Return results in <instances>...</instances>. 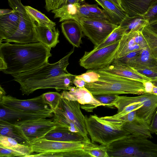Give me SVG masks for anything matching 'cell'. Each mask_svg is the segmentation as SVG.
I'll return each instance as SVG.
<instances>
[{
    "instance_id": "f546056e",
    "label": "cell",
    "mask_w": 157,
    "mask_h": 157,
    "mask_svg": "<svg viewBox=\"0 0 157 157\" xmlns=\"http://www.w3.org/2000/svg\"><path fill=\"white\" fill-rule=\"evenodd\" d=\"M52 118L53 121L56 125V128L80 134L73 122L62 113L56 111L53 113Z\"/></svg>"
},
{
    "instance_id": "2e32d148",
    "label": "cell",
    "mask_w": 157,
    "mask_h": 157,
    "mask_svg": "<svg viewBox=\"0 0 157 157\" xmlns=\"http://www.w3.org/2000/svg\"><path fill=\"white\" fill-rule=\"evenodd\" d=\"M76 76L69 73L52 78L32 86L27 91L25 95H28L40 89L54 88L58 91L61 90H68L73 83Z\"/></svg>"
},
{
    "instance_id": "484cf974",
    "label": "cell",
    "mask_w": 157,
    "mask_h": 157,
    "mask_svg": "<svg viewBox=\"0 0 157 157\" xmlns=\"http://www.w3.org/2000/svg\"><path fill=\"white\" fill-rule=\"evenodd\" d=\"M135 32L131 31L123 35L119 41L115 59L123 57L133 51L143 49L135 42Z\"/></svg>"
},
{
    "instance_id": "816d5d0a",
    "label": "cell",
    "mask_w": 157,
    "mask_h": 157,
    "mask_svg": "<svg viewBox=\"0 0 157 157\" xmlns=\"http://www.w3.org/2000/svg\"><path fill=\"white\" fill-rule=\"evenodd\" d=\"M148 26L157 34V22L149 24Z\"/></svg>"
},
{
    "instance_id": "db71d44e",
    "label": "cell",
    "mask_w": 157,
    "mask_h": 157,
    "mask_svg": "<svg viewBox=\"0 0 157 157\" xmlns=\"http://www.w3.org/2000/svg\"><path fill=\"white\" fill-rule=\"evenodd\" d=\"M155 80H157V79H155Z\"/></svg>"
},
{
    "instance_id": "d4e9b609",
    "label": "cell",
    "mask_w": 157,
    "mask_h": 157,
    "mask_svg": "<svg viewBox=\"0 0 157 157\" xmlns=\"http://www.w3.org/2000/svg\"><path fill=\"white\" fill-rule=\"evenodd\" d=\"M121 128L132 135L147 139L152 137L149 125L137 118L132 121L124 123Z\"/></svg>"
},
{
    "instance_id": "5b68a950",
    "label": "cell",
    "mask_w": 157,
    "mask_h": 157,
    "mask_svg": "<svg viewBox=\"0 0 157 157\" xmlns=\"http://www.w3.org/2000/svg\"><path fill=\"white\" fill-rule=\"evenodd\" d=\"M58 61L53 63H48L33 70L12 75L13 80L20 85V90L23 95L34 86L52 78L69 73L67 67L69 59L73 53L74 48Z\"/></svg>"
},
{
    "instance_id": "11a10c76",
    "label": "cell",
    "mask_w": 157,
    "mask_h": 157,
    "mask_svg": "<svg viewBox=\"0 0 157 157\" xmlns=\"http://www.w3.org/2000/svg\"></svg>"
},
{
    "instance_id": "8d00e7d4",
    "label": "cell",
    "mask_w": 157,
    "mask_h": 157,
    "mask_svg": "<svg viewBox=\"0 0 157 157\" xmlns=\"http://www.w3.org/2000/svg\"><path fill=\"white\" fill-rule=\"evenodd\" d=\"M85 0H45V8L48 12L59 9L62 6L76 2H82Z\"/></svg>"
},
{
    "instance_id": "f6af8a7d",
    "label": "cell",
    "mask_w": 157,
    "mask_h": 157,
    "mask_svg": "<svg viewBox=\"0 0 157 157\" xmlns=\"http://www.w3.org/2000/svg\"><path fill=\"white\" fill-rule=\"evenodd\" d=\"M149 127L151 132L157 135V107L153 113Z\"/></svg>"
},
{
    "instance_id": "7c38bea8",
    "label": "cell",
    "mask_w": 157,
    "mask_h": 157,
    "mask_svg": "<svg viewBox=\"0 0 157 157\" xmlns=\"http://www.w3.org/2000/svg\"><path fill=\"white\" fill-rule=\"evenodd\" d=\"M48 105L44 102L42 94L25 100L19 99L8 95L4 96L0 99V105L9 109L20 110L52 112Z\"/></svg>"
},
{
    "instance_id": "ab89813d",
    "label": "cell",
    "mask_w": 157,
    "mask_h": 157,
    "mask_svg": "<svg viewBox=\"0 0 157 157\" xmlns=\"http://www.w3.org/2000/svg\"><path fill=\"white\" fill-rule=\"evenodd\" d=\"M143 16L149 25L157 22V1L151 5Z\"/></svg>"
},
{
    "instance_id": "681fc988",
    "label": "cell",
    "mask_w": 157,
    "mask_h": 157,
    "mask_svg": "<svg viewBox=\"0 0 157 157\" xmlns=\"http://www.w3.org/2000/svg\"><path fill=\"white\" fill-rule=\"evenodd\" d=\"M114 4L117 8L120 9L124 10L122 8L121 4V0H108Z\"/></svg>"
},
{
    "instance_id": "7bdbcfd3",
    "label": "cell",
    "mask_w": 157,
    "mask_h": 157,
    "mask_svg": "<svg viewBox=\"0 0 157 157\" xmlns=\"http://www.w3.org/2000/svg\"><path fill=\"white\" fill-rule=\"evenodd\" d=\"M83 5L92 13L98 16L104 18L109 21L104 10L99 8L97 4H90L88 3H85Z\"/></svg>"
},
{
    "instance_id": "4dcf8cb0",
    "label": "cell",
    "mask_w": 157,
    "mask_h": 157,
    "mask_svg": "<svg viewBox=\"0 0 157 157\" xmlns=\"http://www.w3.org/2000/svg\"><path fill=\"white\" fill-rule=\"evenodd\" d=\"M83 150L90 157H109L106 146L98 145L90 141H86Z\"/></svg>"
},
{
    "instance_id": "603a6c76",
    "label": "cell",
    "mask_w": 157,
    "mask_h": 157,
    "mask_svg": "<svg viewBox=\"0 0 157 157\" xmlns=\"http://www.w3.org/2000/svg\"><path fill=\"white\" fill-rule=\"evenodd\" d=\"M80 5L79 2L66 4L59 9L52 11V13L54 14V18H59V22L70 20L78 21L80 18L79 12Z\"/></svg>"
},
{
    "instance_id": "f5cc1de1",
    "label": "cell",
    "mask_w": 157,
    "mask_h": 157,
    "mask_svg": "<svg viewBox=\"0 0 157 157\" xmlns=\"http://www.w3.org/2000/svg\"><path fill=\"white\" fill-rule=\"evenodd\" d=\"M6 93L4 89L1 86H0V99H1L4 96L6 95Z\"/></svg>"
},
{
    "instance_id": "f1b7e54d",
    "label": "cell",
    "mask_w": 157,
    "mask_h": 157,
    "mask_svg": "<svg viewBox=\"0 0 157 157\" xmlns=\"http://www.w3.org/2000/svg\"><path fill=\"white\" fill-rule=\"evenodd\" d=\"M0 146L18 151L23 154L25 157H29L33 153L29 145L20 144L14 139L5 136L0 135Z\"/></svg>"
},
{
    "instance_id": "7402d4cb",
    "label": "cell",
    "mask_w": 157,
    "mask_h": 157,
    "mask_svg": "<svg viewBox=\"0 0 157 157\" xmlns=\"http://www.w3.org/2000/svg\"><path fill=\"white\" fill-rule=\"evenodd\" d=\"M121 6L129 17L143 15L157 0H121Z\"/></svg>"
},
{
    "instance_id": "6da1fadb",
    "label": "cell",
    "mask_w": 157,
    "mask_h": 157,
    "mask_svg": "<svg viewBox=\"0 0 157 157\" xmlns=\"http://www.w3.org/2000/svg\"><path fill=\"white\" fill-rule=\"evenodd\" d=\"M51 49L40 42L0 43V70L13 75L28 72L48 63Z\"/></svg>"
},
{
    "instance_id": "7dc6e473",
    "label": "cell",
    "mask_w": 157,
    "mask_h": 157,
    "mask_svg": "<svg viewBox=\"0 0 157 157\" xmlns=\"http://www.w3.org/2000/svg\"><path fill=\"white\" fill-rule=\"evenodd\" d=\"M86 83L83 80L76 78L73 81V84L76 87L78 88L85 87Z\"/></svg>"
},
{
    "instance_id": "4316f807",
    "label": "cell",
    "mask_w": 157,
    "mask_h": 157,
    "mask_svg": "<svg viewBox=\"0 0 157 157\" xmlns=\"http://www.w3.org/2000/svg\"><path fill=\"white\" fill-rule=\"evenodd\" d=\"M45 137L48 140L62 142H76L85 140L79 133L56 128L49 132Z\"/></svg>"
},
{
    "instance_id": "4fadbf2b",
    "label": "cell",
    "mask_w": 157,
    "mask_h": 157,
    "mask_svg": "<svg viewBox=\"0 0 157 157\" xmlns=\"http://www.w3.org/2000/svg\"><path fill=\"white\" fill-rule=\"evenodd\" d=\"M80 107V103L78 101L62 98L56 111L67 116L73 122L84 139L86 141H90L88 137L86 127L85 117Z\"/></svg>"
},
{
    "instance_id": "836d02e7",
    "label": "cell",
    "mask_w": 157,
    "mask_h": 157,
    "mask_svg": "<svg viewBox=\"0 0 157 157\" xmlns=\"http://www.w3.org/2000/svg\"><path fill=\"white\" fill-rule=\"evenodd\" d=\"M125 33V30L119 25L103 41L97 45L94 46L93 50L99 49L120 40Z\"/></svg>"
},
{
    "instance_id": "44dd1931",
    "label": "cell",
    "mask_w": 157,
    "mask_h": 157,
    "mask_svg": "<svg viewBox=\"0 0 157 157\" xmlns=\"http://www.w3.org/2000/svg\"><path fill=\"white\" fill-rule=\"evenodd\" d=\"M102 69L125 78L143 82L151 81L149 78L140 73L132 67L115 61Z\"/></svg>"
},
{
    "instance_id": "c3c4849f",
    "label": "cell",
    "mask_w": 157,
    "mask_h": 157,
    "mask_svg": "<svg viewBox=\"0 0 157 157\" xmlns=\"http://www.w3.org/2000/svg\"><path fill=\"white\" fill-rule=\"evenodd\" d=\"M82 105L81 106V107L82 109L89 112H93V109L96 108L95 106L85 104Z\"/></svg>"
},
{
    "instance_id": "1f68e13d",
    "label": "cell",
    "mask_w": 157,
    "mask_h": 157,
    "mask_svg": "<svg viewBox=\"0 0 157 157\" xmlns=\"http://www.w3.org/2000/svg\"><path fill=\"white\" fill-rule=\"evenodd\" d=\"M142 32L151 53L157 58V34L149 27L148 25L144 27Z\"/></svg>"
},
{
    "instance_id": "d590c367",
    "label": "cell",
    "mask_w": 157,
    "mask_h": 157,
    "mask_svg": "<svg viewBox=\"0 0 157 157\" xmlns=\"http://www.w3.org/2000/svg\"><path fill=\"white\" fill-rule=\"evenodd\" d=\"M42 95L44 102L49 105L52 113H55L62 98L61 94L57 92H49Z\"/></svg>"
},
{
    "instance_id": "f907efd6",
    "label": "cell",
    "mask_w": 157,
    "mask_h": 157,
    "mask_svg": "<svg viewBox=\"0 0 157 157\" xmlns=\"http://www.w3.org/2000/svg\"><path fill=\"white\" fill-rule=\"evenodd\" d=\"M13 11V10L8 9H1L0 10V16L10 13Z\"/></svg>"
},
{
    "instance_id": "8fae6325",
    "label": "cell",
    "mask_w": 157,
    "mask_h": 157,
    "mask_svg": "<svg viewBox=\"0 0 157 157\" xmlns=\"http://www.w3.org/2000/svg\"><path fill=\"white\" fill-rule=\"evenodd\" d=\"M84 34L94 46L103 41L119 25L109 21L92 20L81 17L78 20Z\"/></svg>"
},
{
    "instance_id": "b9f144b4",
    "label": "cell",
    "mask_w": 157,
    "mask_h": 157,
    "mask_svg": "<svg viewBox=\"0 0 157 157\" xmlns=\"http://www.w3.org/2000/svg\"><path fill=\"white\" fill-rule=\"evenodd\" d=\"M19 156L25 157L22 153L10 148L0 146V157H13Z\"/></svg>"
},
{
    "instance_id": "ac0fdd59",
    "label": "cell",
    "mask_w": 157,
    "mask_h": 157,
    "mask_svg": "<svg viewBox=\"0 0 157 157\" xmlns=\"http://www.w3.org/2000/svg\"><path fill=\"white\" fill-rule=\"evenodd\" d=\"M62 98L73 101H77L81 105L89 104L96 108L104 105L96 100L93 95L85 87H76L73 91H63L61 94Z\"/></svg>"
},
{
    "instance_id": "5bb4252c",
    "label": "cell",
    "mask_w": 157,
    "mask_h": 157,
    "mask_svg": "<svg viewBox=\"0 0 157 157\" xmlns=\"http://www.w3.org/2000/svg\"><path fill=\"white\" fill-rule=\"evenodd\" d=\"M0 106V122L12 124L31 120L52 118L53 116V113L51 111H26Z\"/></svg>"
},
{
    "instance_id": "e0dca14e",
    "label": "cell",
    "mask_w": 157,
    "mask_h": 157,
    "mask_svg": "<svg viewBox=\"0 0 157 157\" xmlns=\"http://www.w3.org/2000/svg\"><path fill=\"white\" fill-rule=\"evenodd\" d=\"M35 30L39 42L51 50L59 43V31L52 27L36 22Z\"/></svg>"
},
{
    "instance_id": "8992f818",
    "label": "cell",
    "mask_w": 157,
    "mask_h": 157,
    "mask_svg": "<svg viewBox=\"0 0 157 157\" xmlns=\"http://www.w3.org/2000/svg\"><path fill=\"white\" fill-rule=\"evenodd\" d=\"M86 141L62 142L48 140L44 137L29 144L33 153L29 157H90L83 150Z\"/></svg>"
},
{
    "instance_id": "52a82bcc",
    "label": "cell",
    "mask_w": 157,
    "mask_h": 157,
    "mask_svg": "<svg viewBox=\"0 0 157 157\" xmlns=\"http://www.w3.org/2000/svg\"><path fill=\"white\" fill-rule=\"evenodd\" d=\"M85 117L86 128L93 143L107 146L130 134L122 128L111 126L95 114Z\"/></svg>"
},
{
    "instance_id": "9a60e30c",
    "label": "cell",
    "mask_w": 157,
    "mask_h": 157,
    "mask_svg": "<svg viewBox=\"0 0 157 157\" xmlns=\"http://www.w3.org/2000/svg\"><path fill=\"white\" fill-rule=\"evenodd\" d=\"M13 11L0 16V43L13 35L17 29L21 21V13L13 0H8Z\"/></svg>"
},
{
    "instance_id": "74e56055",
    "label": "cell",
    "mask_w": 157,
    "mask_h": 157,
    "mask_svg": "<svg viewBox=\"0 0 157 157\" xmlns=\"http://www.w3.org/2000/svg\"><path fill=\"white\" fill-rule=\"evenodd\" d=\"M79 16V19L81 17H82L92 20L109 21L108 20L104 18L99 16L92 13L83 4L81 5L80 6Z\"/></svg>"
},
{
    "instance_id": "f35d334b",
    "label": "cell",
    "mask_w": 157,
    "mask_h": 157,
    "mask_svg": "<svg viewBox=\"0 0 157 157\" xmlns=\"http://www.w3.org/2000/svg\"><path fill=\"white\" fill-rule=\"evenodd\" d=\"M99 77L98 73L92 70H88L85 73L76 75L75 78L82 79L87 83H91L98 81Z\"/></svg>"
},
{
    "instance_id": "d6986e66",
    "label": "cell",
    "mask_w": 157,
    "mask_h": 157,
    "mask_svg": "<svg viewBox=\"0 0 157 157\" xmlns=\"http://www.w3.org/2000/svg\"><path fill=\"white\" fill-rule=\"evenodd\" d=\"M61 28L63 33L69 42L74 47H79L84 36L79 23L72 20L65 21L62 22Z\"/></svg>"
},
{
    "instance_id": "83f0119b",
    "label": "cell",
    "mask_w": 157,
    "mask_h": 157,
    "mask_svg": "<svg viewBox=\"0 0 157 157\" xmlns=\"http://www.w3.org/2000/svg\"><path fill=\"white\" fill-rule=\"evenodd\" d=\"M149 25L143 15L129 17L126 15L119 25L125 30L126 33L131 31H142L145 26Z\"/></svg>"
},
{
    "instance_id": "bcb514c9",
    "label": "cell",
    "mask_w": 157,
    "mask_h": 157,
    "mask_svg": "<svg viewBox=\"0 0 157 157\" xmlns=\"http://www.w3.org/2000/svg\"><path fill=\"white\" fill-rule=\"evenodd\" d=\"M144 82L145 93L151 94L154 85V84L151 81H146Z\"/></svg>"
},
{
    "instance_id": "ffe728a7",
    "label": "cell",
    "mask_w": 157,
    "mask_h": 157,
    "mask_svg": "<svg viewBox=\"0 0 157 157\" xmlns=\"http://www.w3.org/2000/svg\"><path fill=\"white\" fill-rule=\"evenodd\" d=\"M125 64L136 70L148 68L157 72V58L153 55L148 46Z\"/></svg>"
},
{
    "instance_id": "7a4b0ae2",
    "label": "cell",
    "mask_w": 157,
    "mask_h": 157,
    "mask_svg": "<svg viewBox=\"0 0 157 157\" xmlns=\"http://www.w3.org/2000/svg\"><path fill=\"white\" fill-rule=\"evenodd\" d=\"M100 75L98 80L86 83V87L93 95H141L145 93L144 82L125 78L102 69L92 70Z\"/></svg>"
},
{
    "instance_id": "9c48e42d",
    "label": "cell",
    "mask_w": 157,
    "mask_h": 157,
    "mask_svg": "<svg viewBox=\"0 0 157 157\" xmlns=\"http://www.w3.org/2000/svg\"><path fill=\"white\" fill-rule=\"evenodd\" d=\"M13 0L21 12V21L14 33L2 42L16 43L39 42L35 30L36 21L27 11L21 0Z\"/></svg>"
},
{
    "instance_id": "ba28073f",
    "label": "cell",
    "mask_w": 157,
    "mask_h": 157,
    "mask_svg": "<svg viewBox=\"0 0 157 157\" xmlns=\"http://www.w3.org/2000/svg\"><path fill=\"white\" fill-rule=\"evenodd\" d=\"M120 40L98 49L85 51L79 60L80 65L90 70L102 69L110 65L116 59Z\"/></svg>"
},
{
    "instance_id": "3957f363",
    "label": "cell",
    "mask_w": 157,
    "mask_h": 157,
    "mask_svg": "<svg viewBox=\"0 0 157 157\" xmlns=\"http://www.w3.org/2000/svg\"><path fill=\"white\" fill-rule=\"evenodd\" d=\"M157 107V95L144 93L136 97L117 95L111 105V108H116L117 113L105 116L106 120L118 119L132 111L136 112V118L149 124L154 112Z\"/></svg>"
},
{
    "instance_id": "e575fe53",
    "label": "cell",
    "mask_w": 157,
    "mask_h": 157,
    "mask_svg": "<svg viewBox=\"0 0 157 157\" xmlns=\"http://www.w3.org/2000/svg\"><path fill=\"white\" fill-rule=\"evenodd\" d=\"M28 13L38 24H43L52 27H56V23L49 19L44 14L30 6H25Z\"/></svg>"
},
{
    "instance_id": "cb8c5ba5",
    "label": "cell",
    "mask_w": 157,
    "mask_h": 157,
    "mask_svg": "<svg viewBox=\"0 0 157 157\" xmlns=\"http://www.w3.org/2000/svg\"><path fill=\"white\" fill-rule=\"evenodd\" d=\"M103 9L109 21L119 25L127 15L126 12L117 8L108 0H95Z\"/></svg>"
},
{
    "instance_id": "30bf717a",
    "label": "cell",
    "mask_w": 157,
    "mask_h": 157,
    "mask_svg": "<svg viewBox=\"0 0 157 157\" xmlns=\"http://www.w3.org/2000/svg\"><path fill=\"white\" fill-rule=\"evenodd\" d=\"M12 125L18 134L25 140L29 145L39 139L44 137L56 127L52 117L31 120Z\"/></svg>"
},
{
    "instance_id": "60d3db41",
    "label": "cell",
    "mask_w": 157,
    "mask_h": 157,
    "mask_svg": "<svg viewBox=\"0 0 157 157\" xmlns=\"http://www.w3.org/2000/svg\"><path fill=\"white\" fill-rule=\"evenodd\" d=\"M95 98L106 106L111 108V105L116 97L117 95H94Z\"/></svg>"
},
{
    "instance_id": "ee69618b",
    "label": "cell",
    "mask_w": 157,
    "mask_h": 157,
    "mask_svg": "<svg viewBox=\"0 0 157 157\" xmlns=\"http://www.w3.org/2000/svg\"><path fill=\"white\" fill-rule=\"evenodd\" d=\"M140 73L151 79L154 80L157 78V72L148 68L136 70Z\"/></svg>"
},
{
    "instance_id": "d6a6232c",
    "label": "cell",
    "mask_w": 157,
    "mask_h": 157,
    "mask_svg": "<svg viewBox=\"0 0 157 157\" xmlns=\"http://www.w3.org/2000/svg\"><path fill=\"white\" fill-rule=\"evenodd\" d=\"M0 135L12 137L20 144L29 145L26 140L18 134L12 124L0 122Z\"/></svg>"
},
{
    "instance_id": "277c9868",
    "label": "cell",
    "mask_w": 157,
    "mask_h": 157,
    "mask_svg": "<svg viewBox=\"0 0 157 157\" xmlns=\"http://www.w3.org/2000/svg\"><path fill=\"white\" fill-rule=\"evenodd\" d=\"M109 157H157V144L148 139L129 134L106 146Z\"/></svg>"
}]
</instances>
